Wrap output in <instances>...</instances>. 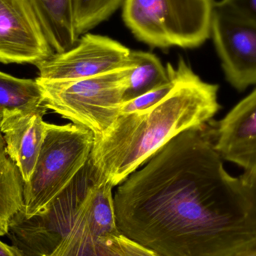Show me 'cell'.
Returning a JSON list of instances; mask_svg holds the SVG:
<instances>
[{
    "mask_svg": "<svg viewBox=\"0 0 256 256\" xmlns=\"http://www.w3.org/2000/svg\"><path fill=\"white\" fill-rule=\"evenodd\" d=\"M120 234L159 256H236L256 248V180L231 176L208 126L184 131L120 184Z\"/></svg>",
    "mask_w": 256,
    "mask_h": 256,
    "instance_id": "6da1fadb",
    "label": "cell"
},
{
    "mask_svg": "<svg viewBox=\"0 0 256 256\" xmlns=\"http://www.w3.org/2000/svg\"><path fill=\"white\" fill-rule=\"evenodd\" d=\"M218 84L203 81L188 64L180 82L162 102L120 116L94 141L91 159L112 186L121 184L162 146L184 131L207 126L221 109Z\"/></svg>",
    "mask_w": 256,
    "mask_h": 256,
    "instance_id": "7a4b0ae2",
    "label": "cell"
},
{
    "mask_svg": "<svg viewBox=\"0 0 256 256\" xmlns=\"http://www.w3.org/2000/svg\"><path fill=\"white\" fill-rule=\"evenodd\" d=\"M122 6L128 28L152 48L192 49L210 37L213 0H124Z\"/></svg>",
    "mask_w": 256,
    "mask_h": 256,
    "instance_id": "3957f363",
    "label": "cell"
},
{
    "mask_svg": "<svg viewBox=\"0 0 256 256\" xmlns=\"http://www.w3.org/2000/svg\"><path fill=\"white\" fill-rule=\"evenodd\" d=\"M94 141L92 131L73 123H46L32 174L24 184L22 216L38 213L68 186L91 156Z\"/></svg>",
    "mask_w": 256,
    "mask_h": 256,
    "instance_id": "277c9868",
    "label": "cell"
},
{
    "mask_svg": "<svg viewBox=\"0 0 256 256\" xmlns=\"http://www.w3.org/2000/svg\"><path fill=\"white\" fill-rule=\"evenodd\" d=\"M129 66L74 80H48L39 78L36 80L48 110L76 126L90 130L96 140L103 136L120 117Z\"/></svg>",
    "mask_w": 256,
    "mask_h": 256,
    "instance_id": "5b68a950",
    "label": "cell"
},
{
    "mask_svg": "<svg viewBox=\"0 0 256 256\" xmlns=\"http://www.w3.org/2000/svg\"><path fill=\"white\" fill-rule=\"evenodd\" d=\"M91 156L68 186L30 218L21 212L12 219L8 236L22 256H49L68 232L96 174Z\"/></svg>",
    "mask_w": 256,
    "mask_h": 256,
    "instance_id": "8992f818",
    "label": "cell"
},
{
    "mask_svg": "<svg viewBox=\"0 0 256 256\" xmlns=\"http://www.w3.org/2000/svg\"><path fill=\"white\" fill-rule=\"evenodd\" d=\"M131 50L106 36L85 33L70 49L36 64L40 79L74 80L92 78L129 66Z\"/></svg>",
    "mask_w": 256,
    "mask_h": 256,
    "instance_id": "52a82bcc",
    "label": "cell"
},
{
    "mask_svg": "<svg viewBox=\"0 0 256 256\" xmlns=\"http://www.w3.org/2000/svg\"><path fill=\"white\" fill-rule=\"evenodd\" d=\"M210 37L227 82L237 91L256 85V26L215 3Z\"/></svg>",
    "mask_w": 256,
    "mask_h": 256,
    "instance_id": "ba28073f",
    "label": "cell"
},
{
    "mask_svg": "<svg viewBox=\"0 0 256 256\" xmlns=\"http://www.w3.org/2000/svg\"><path fill=\"white\" fill-rule=\"evenodd\" d=\"M112 188L110 182L97 170L68 232L49 256H97L100 238L120 234Z\"/></svg>",
    "mask_w": 256,
    "mask_h": 256,
    "instance_id": "9c48e42d",
    "label": "cell"
},
{
    "mask_svg": "<svg viewBox=\"0 0 256 256\" xmlns=\"http://www.w3.org/2000/svg\"><path fill=\"white\" fill-rule=\"evenodd\" d=\"M54 54L28 0H0V62L36 66Z\"/></svg>",
    "mask_w": 256,
    "mask_h": 256,
    "instance_id": "30bf717a",
    "label": "cell"
},
{
    "mask_svg": "<svg viewBox=\"0 0 256 256\" xmlns=\"http://www.w3.org/2000/svg\"><path fill=\"white\" fill-rule=\"evenodd\" d=\"M208 128L221 158L256 180V88L222 120L210 121Z\"/></svg>",
    "mask_w": 256,
    "mask_h": 256,
    "instance_id": "8fae6325",
    "label": "cell"
},
{
    "mask_svg": "<svg viewBox=\"0 0 256 256\" xmlns=\"http://www.w3.org/2000/svg\"><path fill=\"white\" fill-rule=\"evenodd\" d=\"M48 108L2 117L0 130L6 150L19 168L24 183L30 180L46 132L44 116Z\"/></svg>",
    "mask_w": 256,
    "mask_h": 256,
    "instance_id": "7c38bea8",
    "label": "cell"
},
{
    "mask_svg": "<svg viewBox=\"0 0 256 256\" xmlns=\"http://www.w3.org/2000/svg\"><path fill=\"white\" fill-rule=\"evenodd\" d=\"M54 52H62L78 42L75 0H28Z\"/></svg>",
    "mask_w": 256,
    "mask_h": 256,
    "instance_id": "4fadbf2b",
    "label": "cell"
},
{
    "mask_svg": "<svg viewBox=\"0 0 256 256\" xmlns=\"http://www.w3.org/2000/svg\"><path fill=\"white\" fill-rule=\"evenodd\" d=\"M24 184L0 130V237L8 234L12 219L24 209Z\"/></svg>",
    "mask_w": 256,
    "mask_h": 256,
    "instance_id": "5bb4252c",
    "label": "cell"
},
{
    "mask_svg": "<svg viewBox=\"0 0 256 256\" xmlns=\"http://www.w3.org/2000/svg\"><path fill=\"white\" fill-rule=\"evenodd\" d=\"M123 103L134 100L170 79L168 70L154 54L131 50Z\"/></svg>",
    "mask_w": 256,
    "mask_h": 256,
    "instance_id": "9a60e30c",
    "label": "cell"
},
{
    "mask_svg": "<svg viewBox=\"0 0 256 256\" xmlns=\"http://www.w3.org/2000/svg\"><path fill=\"white\" fill-rule=\"evenodd\" d=\"M46 108L36 80L20 79L0 72V117Z\"/></svg>",
    "mask_w": 256,
    "mask_h": 256,
    "instance_id": "2e32d148",
    "label": "cell"
},
{
    "mask_svg": "<svg viewBox=\"0 0 256 256\" xmlns=\"http://www.w3.org/2000/svg\"><path fill=\"white\" fill-rule=\"evenodd\" d=\"M188 66V63L182 57L179 58L176 68L170 63H167L166 68L170 75L168 80L140 97L122 103L120 116L144 110L162 102L180 82Z\"/></svg>",
    "mask_w": 256,
    "mask_h": 256,
    "instance_id": "e0dca14e",
    "label": "cell"
},
{
    "mask_svg": "<svg viewBox=\"0 0 256 256\" xmlns=\"http://www.w3.org/2000/svg\"><path fill=\"white\" fill-rule=\"evenodd\" d=\"M124 0H75L78 32L81 36L112 16Z\"/></svg>",
    "mask_w": 256,
    "mask_h": 256,
    "instance_id": "ac0fdd59",
    "label": "cell"
},
{
    "mask_svg": "<svg viewBox=\"0 0 256 256\" xmlns=\"http://www.w3.org/2000/svg\"><path fill=\"white\" fill-rule=\"evenodd\" d=\"M114 248L122 256H159L154 252L131 242L122 234L111 237Z\"/></svg>",
    "mask_w": 256,
    "mask_h": 256,
    "instance_id": "d6986e66",
    "label": "cell"
},
{
    "mask_svg": "<svg viewBox=\"0 0 256 256\" xmlns=\"http://www.w3.org/2000/svg\"><path fill=\"white\" fill-rule=\"evenodd\" d=\"M221 2L234 13L256 26V0H221Z\"/></svg>",
    "mask_w": 256,
    "mask_h": 256,
    "instance_id": "ffe728a7",
    "label": "cell"
},
{
    "mask_svg": "<svg viewBox=\"0 0 256 256\" xmlns=\"http://www.w3.org/2000/svg\"><path fill=\"white\" fill-rule=\"evenodd\" d=\"M112 236L99 239L97 246V256H122L116 250L111 242Z\"/></svg>",
    "mask_w": 256,
    "mask_h": 256,
    "instance_id": "44dd1931",
    "label": "cell"
},
{
    "mask_svg": "<svg viewBox=\"0 0 256 256\" xmlns=\"http://www.w3.org/2000/svg\"><path fill=\"white\" fill-rule=\"evenodd\" d=\"M0 256H22L13 245H8L0 240Z\"/></svg>",
    "mask_w": 256,
    "mask_h": 256,
    "instance_id": "7402d4cb",
    "label": "cell"
},
{
    "mask_svg": "<svg viewBox=\"0 0 256 256\" xmlns=\"http://www.w3.org/2000/svg\"><path fill=\"white\" fill-rule=\"evenodd\" d=\"M236 256H256V248L250 250L248 252H243V254H239V255Z\"/></svg>",
    "mask_w": 256,
    "mask_h": 256,
    "instance_id": "603a6c76",
    "label": "cell"
},
{
    "mask_svg": "<svg viewBox=\"0 0 256 256\" xmlns=\"http://www.w3.org/2000/svg\"><path fill=\"white\" fill-rule=\"evenodd\" d=\"M0 120H1V117H0Z\"/></svg>",
    "mask_w": 256,
    "mask_h": 256,
    "instance_id": "cb8c5ba5",
    "label": "cell"
}]
</instances>
